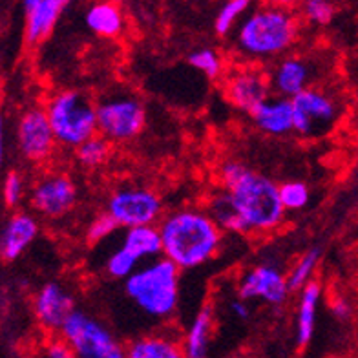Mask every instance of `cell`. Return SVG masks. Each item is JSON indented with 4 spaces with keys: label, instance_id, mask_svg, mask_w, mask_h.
Masks as SVG:
<instances>
[{
    "label": "cell",
    "instance_id": "30",
    "mask_svg": "<svg viewBox=\"0 0 358 358\" xmlns=\"http://www.w3.org/2000/svg\"><path fill=\"white\" fill-rule=\"evenodd\" d=\"M280 199L285 208V213H296L307 207V203L311 199V192L303 181L291 179L280 185Z\"/></svg>",
    "mask_w": 358,
    "mask_h": 358
},
{
    "label": "cell",
    "instance_id": "16",
    "mask_svg": "<svg viewBox=\"0 0 358 358\" xmlns=\"http://www.w3.org/2000/svg\"><path fill=\"white\" fill-rule=\"evenodd\" d=\"M24 38L29 46H38L53 34L62 11L64 0H26L24 2Z\"/></svg>",
    "mask_w": 358,
    "mask_h": 358
},
{
    "label": "cell",
    "instance_id": "5",
    "mask_svg": "<svg viewBox=\"0 0 358 358\" xmlns=\"http://www.w3.org/2000/svg\"><path fill=\"white\" fill-rule=\"evenodd\" d=\"M44 112L59 146L76 150L97 136V103L79 90H59L50 95Z\"/></svg>",
    "mask_w": 358,
    "mask_h": 358
},
{
    "label": "cell",
    "instance_id": "10",
    "mask_svg": "<svg viewBox=\"0 0 358 358\" xmlns=\"http://www.w3.org/2000/svg\"><path fill=\"white\" fill-rule=\"evenodd\" d=\"M77 203L73 179L61 170H48L29 189V205L35 214L46 220L66 216Z\"/></svg>",
    "mask_w": 358,
    "mask_h": 358
},
{
    "label": "cell",
    "instance_id": "3",
    "mask_svg": "<svg viewBox=\"0 0 358 358\" xmlns=\"http://www.w3.org/2000/svg\"><path fill=\"white\" fill-rule=\"evenodd\" d=\"M181 271L166 258L146 262L123 282L124 296L146 318L165 322L179 303Z\"/></svg>",
    "mask_w": 358,
    "mask_h": 358
},
{
    "label": "cell",
    "instance_id": "19",
    "mask_svg": "<svg viewBox=\"0 0 358 358\" xmlns=\"http://www.w3.org/2000/svg\"><path fill=\"white\" fill-rule=\"evenodd\" d=\"M127 358H187V355L181 336L169 331H156L128 342Z\"/></svg>",
    "mask_w": 358,
    "mask_h": 358
},
{
    "label": "cell",
    "instance_id": "7",
    "mask_svg": "<svg viewBox=\"0 0 358 358\" xmlns=\"http://www.w3.org/2000/svg\"><path fill=\"white\" fill-rule=\"evenodd\" d=\"M61 336L77 358H127V345L119 342L112 329L80 309L68 318Z\"/></svg>",
    "mask_w": 358,
    "mask_h": 358
},
{
    "label": "cell",
    "instance_id": "37",
    "mask_svg": "<svg viewBox=\"0 0 358 358\" xmlns=\"http://www.w3.org/2000/svg\"><path fill=\"white\" fill-rule=\"evenodd\" d=\"M229 313H231L234 318H238V320H249L250 318L249 302L240 296H234L232 300H229Z\"/></svg>",
    "mask_w": 358,
    "mask_h": 358
},
{
    "label": "cell",
    "instance_id": "12",
    "mask_svg": "<svg viewBox=\"0 0 358 358\" xmlns=\"http://www.w3.org/2000/svg\"><path fill=\"white\" fill-rule=\"evenodd\" d=\"M17 148L28 163L43 165L59 146L44 108H28L17 121Z\"/></svg>",
    "mask_w": 358,
    "mask_h": 358
},
{
    "label": "cell",
    "instance_id": "32",
    "mask_svg": "<svg viewBox=\"0 0 358 358\" xmlns=\"http://www.w3.org/2000/svg\"><path fill=\"white\" fill-rule=\"evenodd\" d=\"M26 198V181L19 170H10L2 185V201L8 208L15 210Z\"/></svg>",
    "mask_w": 358,
    "mask_h": 358
},
{
    "label": "cell",
    "instance_id": "20",
    "mask_svg": "<svg viewBox=\"0 0 358 358\" xmlns=\"http://www.w3.org/2000/svg\"><path fill=\"white\" fill-rule=\"evenodd\" d=\"M322 300V285L313 280L300 291L296 309V344L306 348L313 340Z\"/></svg>",
    "mask_w": 358,
    "mask_h": 358
},
{
    "label": "cell",
    "instance_id": "35",
    "mask_svg": "<svg viewBox=\"0 0 358 358\" xmlns=\"http://www.w3.org/2000/svg\"><path fill=\"white\" fill-rule=\"evenodd\" d=\"M247 170H249V166L240 163V161L227 159L225 163L217 166V187L231 190L245 176Z\"/></svg>",
    "mask_w": 358,
    "mask_h": 358
},
{
    "label": "cell",
    "instance_id": "9",
    "mask_svg": "<svg viewBox=\"0 0 358 358\" xmlns=\"http://www.w3.org/2000/svg\"><path fill=\"white\" fill-rule=\"evenodd\" d=\"M223 92L234 108L249 115L274 95L268 70L259 64H240L231 68L223 79Z\"/></svg>",
    "mask_w": 358,
    "mask_h": 358
},
{
    "label": "cell",
    "instance_id": "14",
    "mask_svg": "<svg viewBox=\"0 0 358 358\" xmlns=\"http://www.w3.org/2000/svg\"><path fill=\"white\" fill-rule=\"evenodd\" d=\"M34 315L37 324L50 335H61L62 327L77 311L76 298L59 282H48L35 291Z\"/></svg>",
    "mask_w": 358,
    "mask_h": 358
},
{
    "label": "cell",
    "instance_id": "4",
    "mask_svg": "<svg viewBox=\"0 0 358 358\" xmlns=\"http://www.w3.org/2000/svg\"><path fill=\"white\" fill-rule=\"evenodd\" d=\"M229 192L249 234L274 231L285 220L280 185L274 183L268 176L249 169Z\"/></svg>",
    "mask_w": 358,
    "mask_h": 358
},
{
    "label": "cell",
    "instance_id": "29",
    "mask_svg": "<svg viewBox=\"0 0 358 358\" xmlns=\"http://www.w3.org/2000/svg\"><path fill=\"white\" fill-rule=\"evenodd\" d=\"M141 265L143 264H139L134 256L128 255L127 250L117 247V249L110 252V256L106 258V262H104V273L108 274L112 280L124 282V280L130 278Z\"/></svg>",
    "mask_w": 358,
    "mask_h": 358
},
{
    "label": "cell",
    "instance_id": "11",
    "mask_svg": "<svg viewBox=\"0 0 358 358\" xmlns=\"http://www.w3.org/2000/svg\"><path fill=\"white\" fill-rule=\"evenodd\" d=\"M294 132L302 137H318L325 134L338 117V103L322 88L306 90L292 99Z\"/></svg>",
    "mask_w": 358,
    "mask_h": 358
},
{
    "label": "cell",
    "instance_id": "8",
    "mask_svg": "<svg viewBox=\"0 0 358 358\" xmlns=\"http://www.w3.org/2000/svg\"><path fill=\"white\" fill-rule=\"evenodd\" d=\"M104 213L110 214L119 229L159 225L163 220V201L156 190L141 185H121L106 199Z\"/></svg>",
    "mask_w": 358,
    "mask_h": 358
},
{
    "label": "cell",
    "instance_id": "24",
    "mask_svg": "<svg viewBox=\"0 0 358 358\" xmlns=\"http://www.w3.org/2000/svg\"><path fill=\"white\" fill-rule=\"evenodd\" d=\"M205 210L210 214V217L217 223V227L223 232H229V234H249L245 223H243V220H241L238 210H236L234 203H232L231 192L227 189L217 187L216 190H213V194L208 196Z\"/></svg>",
    "mask_w": 358,
    "mask_h": 358
},
{
    "label": "cell",
    "instance_id": "17",
    "mask_svg": "<svg viewBox=\"0 0 358 358\" xmlns=\"http://www.w3.org/2000/svg\"><path fill=\"white\" fill-rule=\"evenodd\" d=\"M41 225L34 214L15 210L4 223L0 236V256L4 262H15L37 240Z\"/></svg>",
    "mask_w": 358,
    "mask_h": 358
},
{
    "label": "cell",
    "instance_id": "31",
    "mask_svg": "<svg viewBox=\"0 0 358 358\" xmlns=\"http://www.w3.org/2000/svg\"><path fill=\"white\" fill-rule=\"evenodd\" d=\"M336 15L335 4H331L327 0H306L300 8V19L306 22L324 28L333 22Z\"/></svg>",
    "mask_w": 358,
    "mask_h": 358
},
{
    "label": "cell",
    "instance_id": "28",
    "mask_svg": "<svg viewBox=\"0 0 358 358\" xmlns=\"http://www.w3.org/2000/svg\"><path fill=\"white\" fill-rule=\"evenodd\" d=\"M249 10V0H229L220 8L214 19V31L220 37H227L232 29L240 26L241 19L247 15Z\"/></svg>",
    "mask_w": 358,
    "mask_h": 358
},
{
    "label": "cell",
    "instance_id": "23",
    "mask_svg": "<svg viewBox=\"0 0 358 358\" xmlns=\"http://www.w3.org/2000/svg\"><path fill=\"white\" fill-rule=\"evenodd\" d=\"M86 28L101 38H115L123 34V10L113 2H97L90 6L85 15Z\"/></svg>",
    "mask_w": 358,
    "mask_h": 358
},
{
    "label": "cell",
    "instance_id": "27",
    "mask_svg": "<svg viewBox=\"0 0 358 358\" xmlns=\"http://www.w3.org/2000/svg\"><path fill=\"white\" fill-rule=\"evenodd\" d=\"M187 62L190 66L201 71L203 76L208 79H220L225 76V62H223L222 53L214 50V48H198L192 50L187 57Z\"/></svg>",
    "mask_w": 358,
    "mask_h": 358
},
{
    "label": "cell",
    "instance_id": "1",
    "mask_svg": "<svg viewBox=\"0 0 358 358\" xmlns=\"http://www.w3.org/2000/svg\"><path fill=\"white\" fill-rule=\"evenodd\" d=\"M163 258L179 271L205 265L220 252L223 231L203 208H179L159 222Z\"/></svg>",
    "mask_w": 358,
    "mask_h": 358
},
{
    "label": "cell",
    "instance_id": "22",
    "mask_svg": "<svg viewBox=\"0 0 358 358\" xmlns=\"http://www.w3.org/2000/svg\"><path fill=\"white\" fill-rule=\"evenodd\" d=\"M214 327V309L210 303L203 306L181 336L187 358H207L208 344Z\"/></svg>",
    "mask_w": 358,
    "mask_h": 358
},
{
    "label": "cell",
    "instance_id": "13",
    "mask_svg": "<svg viewBox=\"0 0 358 358\" xmlns=\"http://www.w3.org/2000/svg\"><path fill=\"white\" fill-rule=\"evenodd\" d=\"M236 292L247 302L259 300L268 306L278 307L287 302L291 287L287 282V273H283L282 268L267 262V264L255 265L243 273Z\"/></svg>",
    "mask_w": 358,
    "mask_h": 358
},
{
    "label": "cell",
    "instance_id": "6",
    "mask_svg": "<svg viewBox=\"0 0 358 358\" xmlns=\"http://www.w3.org/2000/svg\"><path fill=\"white\" fill-rule=\"evenodd\" d=\"M145 124V104L137 95L117 92L97 101V132L112 145L134 141Z\"/></svg>",
    "mask_w": 358,
    "mask_h": 358
},
{
    "label": "cell",
    "instance_id": "25",
    "mask_svg": "<svg viewBox=\"0 0 358 358\" xmlns=\"http://www.w3.org/2000/svg\"><path fill=\"white\" fill-rule=\"evenodd\" d=\"M112 150H113V145L110 141H106L103 136H97L88 139L86 143L76 148L73 150V157L76 161L79 163L83 169L86 170H95L103 166L106 161L110 159L112 156Z\"/></svg>",
    "mask_w": 358,
    "mask_h": 358
},
{
    "label": "cell",
    "instance_id": "21",
    "mask_svg": "<svg viewBox=\"0 0 358 358\" xmlns=\"http://www.w3.org/2000/svg\"><path fill=\"white\" fill-rule=\"evenodd\" d=\"M119 247L127 250L128 255L139 262L146 264L152 259H157L163 256V245H161L159 227H137V229H128L124 231L123 240Z\"/></svg>",
    "mask_w": 358,
    "mask_h": 358
},
{
    "label": "cell",
    "instance_id": "34",
    "mask_svg": "<svg viewBox=\"0 0 358 358\" xmlns=\"http://www.w3.org/2000/svg\"><path fill=\"white\" fill-rule=\"evenodd\" d=\"M34 358H77L71 345L61 335H50L35 349Z\"/></svg>",
    "mask_w": 358,
    "mask_h": 358
},
{
    "label": "cell",
    "instance_id": "2",
    "mask_svg": "<svg viewBox=\"0 0 358 358\" xmlns=\"http://www.w3.org/2000/svg\"><path fill=\"white\" fill-rule=\"evenodd\" d=\"M300 15L287 6L265 4L241 19L234 31V48L247 64L282 59L298 41Z\"/></svg>",
    "mask_w": 358,
    "mask_h": 358
},
{
    "label": "cell",
    "instance_id": "18",
    "mask_svg": "<svg viewBox=\"0 0 358 358\" xmlns=\"http://www.w3.org/2000/svg\"><path fill=\"white\" fill-rule=\"evenodd\" d=\"M250 121L265 136H287V134L294 132L292 101L273 95L250 113Z\"/></svg>",
    "mask_w": 358,
    "mask_h": 358
},
{
    "label": "cell",
    "instance_id": "26",
    "mask_svg": "<svg viewBox=\"0 0 358 358\" xmlns=\"http://www.w3.org/2000/svg\"><path fill=\"white\" fill-rule=\"evenodd\" d=\"M322 250L318 247H311L309 250H306L300 258L294 262L287 273V282L289 287L292 291H302L306 285L313 282V274H315L316 267L320 264Z\"/></svg>",
    "mask_w": 358,
    "mask_h": 358
},
{
    "label": "cell",
    "instance_id": "33",
    "mask_svg": "<svg viewBox=\"0 0 358 358\" xmlns=\"http://www.w3.org/2000/svg\"><path fill=\"white\" fill-rule=\"evenodd\" d=\"M119 225L112 220V216L106 213H101L88 223L85 232V238L88 241L90 245H97L101 241H104L106 238L113 234V232L117 231Z\"/></svg>",
    "mask_w": 358,
    "mask_h": 358
},
{
    "label": "cell",
    "instance_id": "15",
    "mask_svg": "<svg viewBox=\"0 0 358 358\" xmlns=\"http://www.w3.org/2000/svg\"><path fill=\"white\" fill-rule=\"evenodd\" d=\"M273 94L292 101L306 90L313 88V66L302 55H285L268 70Z\"/></svg>",
    "mask_w": 358,
    "mask_h": 358
},
{
    "label": "cell",
    "instance_id": "36",
    "mask_svg": "<svg viewBox=\"0 0 358 358\" xmlns=\"http://www.w3.org/2000/svg\"><path fill=\"white\" fill-rule=\"evenodd\" d=\"M329 309H331V315L335 316L336 320H349L351 315H353L351 303L342 296L333 298V300L329 302Z\"/></svg>",
    "mask_w": 358,
    "mask_h": 358
}]
</instances>
